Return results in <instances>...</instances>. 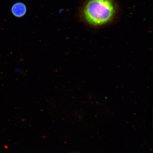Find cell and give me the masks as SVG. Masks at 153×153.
Listing matches in <instances>:
<instances>
[{
  "mask_svg": "<svg viewBox=\"0 0 153 153\" xmlns=\"http://www.w3.org/2000/svg\"><path fill=\"white\" fill-rule=\"evenodd\" d=\"M77 15L79 21L88 27L102 29L117 21L120 8L116 0H83Z\"/></svg>",
  "mask_w": 153,
  "mask_h": 153,
  "instance_id": "1",
  "label": "cell"
},
{
  "mask_svg": "<svg viewBox=\"0 0 153 153\" xmlns=\"http://www.w3.org/2000/svg\"><path fill=\"white\" fill-rule=\"evenodd\" d=\"M11 12L14 17L22 18L27 13V6L22 2H17L11 7Z\"/></svg>",
  "mask_w": 153,
  "mask_h": 153,
  "instance_id": "2",
  "label": "cell"
}]
</instances>
